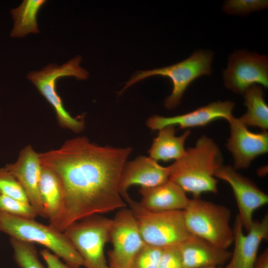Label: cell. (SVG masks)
<instances>
[{"instance_id": "1", "label": "cell", "mask_w": 268, "mask_h": 268, "mask_svg": "<svg viewBox=\"0 0 268 268\" xmlns=\"http://www.w3.org/2000/svg\"><path fill=\"white\" fill-rule=\"evenodd\" d=\"M132 150L129 147L99 145L78 136L58 149L40 153L42 165L56 175L64 196L61 212L49 224L64 232L88 216L126 207L119 182Z\"/></svg>"}, {"instance_id": "2", "label": "cell", "mask_w": 268, "mask_h": 268, "mask_svg": "<svg viewBox=\"0 0 268 268\" xmlns=\"http://www.w3.org/2000/svg\"><path fill=\"white\" fill-rule=\"evenodd\" d=\"M223 159L217 144L202 135L195 146L186 149L185 154L170 165L169 179L179 185L194 198L203 193H216V171L222 165Z\"/></svg>"}, {"instance_id": "3", "label": "cell", "mask_w": 268, "mask_h": 268, "mask_svg": "<svg viewBox=\"0 0 268 268\" xmlns=\"http://www.w3.org/2000/svg\"><path fill=\"white\" fill-rule=\"evenodd\" d=\"M0 232L10 238L45 247L69 268H80L83 261L64 233L35 220L0 213Z\"/></svg>"}, {"instance_id": "4", "label": "cell", "mask_w": 268, "mask_h": 268, "mask_svg": "<svg viewBox=\"0 0 268 268\" xmlns=\"http://www.w3.org/2000/svg\"><path fill=\"white\" fill-rule=\"evenodd\" d=\"M124 200L134 215L145 244L164 249L178 246L193 236L186 227L183 210L153 212L129 195Z\"/></svg>"}, {"instance_id": "5", "label": "cell", "mask_w": 268, "mask_h": 268, "mask_svg": "<svg viewBox=\"0 0 268 268\" xmlns=\"http://www.w3.org/2000/svg\"><path fill=\"white\" fill-rule=\"evenodd\" d=\"M186 227L193 236L227 250L233 243L231 210L226 206L194 198L183 210Z\"/></svg>"}, {"instance_id": "6", "label": "cell", "mask_w": 268, "mask_h": 268, "mask_svg": "<svg viewBox=\"0 0 268 268\" xmlns=\"http://www.w3.org/2000/svg\"><path fill=\"white\" fill-rule=\"evenodd\" d=\"M82 58L77 56L62 65L51 64L39 70L30 71L27 79L36 87L54 110L60 125L78 133L85 127L83 117H73L66 109L56 89L59 78L73 76L78 80L88 78L89 73L80 66Z\"/></svg>"}, {"instance_id": "7", "label": "cell", "mask_w": 268, "mask_h": 268, "mask_svg": "<svg viewBox=\"0 0 268 268\" xmlns=\"http://www.w3.org/2000/svg\"><path fill=\"white\" fill-rule=\"evenodd\" d=\"M213 55L211 51H197L188 59L173 65L140 71L126 82L119 94L133 84L148 77L153 75L167 77L172 82L173 90L166 98L164 106L167 109H173L180 104L185 90L194 80L201 76L211 74Z\"/></svg>"}, {"instance_id": "8", "label": "cell", "mask_w": 268, "mask_h": 268, "mask_svg": "<svg viewBox=\"0 0 268 268\" xmlns=\"http://www.w3.org/2000/svg\"><path fill=\"white\" fill-rule=\"evenodd\" d=\"M112 224V219L95 214L72 223L64 231L86 268H110L104 248Z\"/></svg>"}, {"instance_id": "9", "label": "cell", "mask_w": 268, "mask_h": 268, "mask_svg": "<svg viewBox=\"0 0 268 268\" xmlns=\"http://www.w3.org/2000/svg\"><path fill=\"white\" fill-rule=\"evenodd\" d=\"M109 240L112 244L108 254L110 268H131L135 256L145 243L129 208L119 209L112 219Z\"/></svg>"}, {"instance_id": "10", "label": "cell", "mask_w": 268, "mask_h": 268, "mask_svg": "<svg viewBox=\"0 0 268 268\" xmlns=\"http://www.w3.org/2000/svg\"><path fill=\"white\" fill-rule=\"evenodd\" d=\"M223 76L225 86L237 94H243L255 84L268 87V57L245 50L237 51L229 57Z\"/></svg>"}, {"instance_id": "11", "label": "cell", "mask_w": 268, "mask_h": 268, "mask_svg": "<svg viewBox=\"0 0 268 268\" xmlns=\"http://www.w3.org/2000/svg\"><path fill=\"white\" fill-rule=\"evenodd\" d=\"M215 177L225 181L231 187L239 211L238 216L248 232L254 221L255 211L268 203V195L231 166L222 165L215 172Z\"/></svg>"}, {"instance_id": "12", "label": "cell", "mask_w": 268, "mask_h": 268, "mask_svg": "<svg viewBox=\"0 0 268 268\" xmlns=\"http://www.w3.org/2000/svg\"><path fill=\"white\" fill-rule=\"evenodd\" d=\"M227 121L230 134L226 147L233 156V167L236 170L247 168L255 158L268 152V133L250 131L239 118L233 115Z\"/></svg>"}, {"instance_id": "13", "label": "cell", "mask_w": 268, "mask_h": 268, "mask_svg": "<svg viewBox=\"0 0 268 268\" xmlns=\"http://www.w3.org/2000/svg\"><path fill=\"white\" fill-rule=\"evenodd\" d=\"M243 229L237 215L233 229L234 250L224 268H254L260 244L268 238V215L260 221L254 220L247 234Z\"/></svg>"}, {"instance_id": "14", "label": "cell", "mask_w": 268, "mask_h": 268, "mask_svg": "<svg viewBox=\"0 0 268 268\" xmlns=\"http://www.w3.org/2000/svg\"><path fill=\"white\" fill-rule=\"evenodd\" d=\"M5 167L20 184L37 215L47 218L39 189L42 169L39 153L28 145L21 150L15 162Z\"/></svg>"}, {"instance_id": "15", "label": "cell", "mask_w": 268, "mask_h": 268, "mask_svg": "<svg viewBox=\"0 0 268 268\" xmlns=\"http://www.w3.org/2000/svg\"><path fill=\"white\" fill-rule=\"evenodd\" d=\"M234 106L231 101L213 102L182 115L173 117L153 115L147 120L146 125L152 130H159L168 126H178L179 129L202 127L217 119L228 120L233 115Z\"/></svg>"}, {"instance_id": "16", "label": "cell", "mask_w": 268, "mask_h": 268, "mask_svg": "<svg viewBox=\"0 0 268 268\" xmlns=\"http://www.w3.org/2000/svg\"><path fill=\"white\" fill-rule=\"evenodd\" d=\"M170 174L169 166H162L150 157L139 156L125 163L119 182L120 194L124 199L129 195L128 190L132 186L153 187L168 180Z\"/></svg>"}, {"instance_id": "17", "label": "cell", "mask_w": 268, "mask_h": 268, "mask_svg": "<svg viewBox=\"0 0 268 268\" xmlns=\"http://www.w3.org/2000/svg\"><path fill=\"white\" fill-rule=\"evenodd\" d=\"M139 192L140 204L153 212L183 210L190 201L186 192L169 179L153 187L140 188Z\"/></svg>"}, {"instance_id": "18", "label": "cell", "mask_w": 268, "mask_h": 268, "mask_svg": "<svg viewBox=\"0 0 268 268\" xmlns=\"http://www.w3.org/2000/svg\"><path fill=\"white\" fill-rule=\"evenodd\" d=\"M178 248L185 268L219 266L230 259L231 253L193 236Z\"/></svg>"}, {"instance_id": "19", "label": "cell", "mask_w": 268, "mask_h": 268, "mask_svg": "<svg viewBox=\"0 0 268 268\" xmlns=\"http://www.w3.org/2000/svg\"><path fill=\"white\" fill-rule=\"evenodd\" d=\"M159 131L153 139L148 150L149 155L153 160L167 162L181 158L185 153V143L190 134L189 129L180 136L175 134V126H168Z\"/></svg>"}, {"instance_id": "20", "label": "cell", "mask_w": 268, "mask_h": 268, "mask_svg": "<svg viewBox=\"0 0 268 268\" xmlns=\"http://www.w3.org/2000/svg\"><path fill=\"white\" fill-rule=\"evenodd\" d=\"M40 197L49 224L58 217L62 210L64 196L60 181L48 168L42 165L39 186Z\"/></svg>"}, {"instance_id": "21", "label": "cell", "mask_w": 268, "mask_h": 268, "mask_svg": "<svg viewBox=\"0 0 268 268\" xmlns=\"http://www.w3.org/2000/svg\"><path fill=\"white\" fill-rule=\"evenodd\" d=\"M45 0H24L10 13L13 20V27L10 36L12 38H23L29 34L40 32L37 16Z\"/></svg>"}, {"instance_id": "22", "label": "cell", "mask_w": 268, "mask_h": 268, "mask_svg": "<svg viewBox=\"0 0 268 268\" xmlns=\"http://www.w3.org/2000/svg\"><path fill=\"white\" fill-rule=\"evenodd\" d=\"M247 111L239 118L247 127H256L262 131L268 129V106L264 99L261 86L255 84L247 89L243 94Z\"/></svg>"}, {"instance_id": "23", "label": "cell", "mask_w": 268, "mask_h": 268, "mask_svg": "<svg viewBox=\"0 0 268 268\" xmlns=\"http://www.w3.org/2000/svg\"><path fill=\"white\" fill-rule=\"evenodd\" d=\"M13 259L20 268H44L34 244L10 238Z\"/></svg>"}, {"instance_id": "24", "label": "cell", "mask_w": 268, "mask_h": 268, "mask_svg": "<svg viewBox=\"0 0 268 268\" xmlns=\"http://www.w3.org/2000/svg\"><path fill=\"white\" fill-rule=\"evenodd\" d=\"M0 213L26 218L35 219L38 216L30 203L0 194Z\"/></svg>"}, {"instance_id": "25", "label": "cell", "mask_w": 268, "mask_h": 268, "mask_svg": "<svg viewBox=\"0 0 268 268\" xmlns=\"http://www.w3.org/2000/svg\"><path fill=\"white\" fill-rule=\"evenodd\" d=\"M0 194L29 203L21 185L5 166L0 168Z\"/></svg>"}, {"instance_id": "26", "label": "cell", "mask_w": 268, "mask_h": 268, "mask_svg": "<svg viewBox=\"0 0 268 268\" xmlns=\"http://www.w3.org/2000/svg\"><path fill=\"white\" fill-rule=\"evenodd\" d=\"M268 6L267 0H228L224 2L223 10L228 14L245 15Z\"/></svg>"}, {"instance_id": "27", "label": "cell", "mask_w": 268, "mask_h": 268, "mask_svg": "<svg viewBox=\"0 0 268 268\" xmlns=\"http://www.w3.org/2000/svg\"><path fill=\"white\" fill-rule=\"evenodd\" d=\"M163 250L145 244L135 256L131 268H157Z\"/></svg>"}, {"instance_id": "28", "label": "cell", "mask_w": 268, "mask_h": 268, "mask_svg": "<svg viewBox=\"0 0 268 268\" xmlns=\"http://www.w3.org/2000/svg\"><path fill=\"white\" fill-rule=\"evenodd\" d=\"M157 268H185L178 246L163 249Z\"/></svg>"}, {"instance_id": "29", "label": "cell", "mask_w": 268, "mask_h": 268, "mask_svg": "<svg viewBox=\"0 0 268 268\" xmlns=\"http://www.w3.org/2000/svg\"><path fill=\"white\" fill-rule=\"evenodd\" d=\"M40 254L46 264L47 268H69L58 257L47 249L41 250Z\"/></svg>"}, {"instance_id": "30", "label": "cell", "mask_w": 268, "mask_h": 268, "mask_svg": "<svg viewBox=\"0 0 268 268\" xmlns=\"http://www.w3.org/2000/svg\"><path fill=\"white\" fill-rule=\"evenodd\" d=\"M254 268H268V250L266 249L257 258Z\"/></svg>"}, {"instance_id": "31", "label": "cell", "mask_w": 268, "mask_h": 268, "mask_svg": "<svg viewBox=\"0 0 268 268\" xmlns=\"http://www.w3.org/2000/svg\"><path fill=\"white\" fill-rule=\"evenodd\" d=\"M222 268L219 266H215V267H204V268Z\"/></svg>"}]
</instances>
